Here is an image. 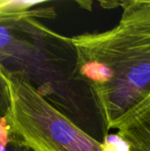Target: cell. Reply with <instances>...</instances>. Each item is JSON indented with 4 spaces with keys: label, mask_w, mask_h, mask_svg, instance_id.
<instances>
[{
    "label": "cell",
    "mask_w": 150,
    "mask_h": 151,
    "mask_svg": "<svg viewBox=\"0 0 150 151\" xmlns=\"http://www.w3.org/2000/svg\"><path fill=\"white\" fill-rule=\"evenodd\" d=\"M0 64L29 82L57 110L90 136L103 142L109 127L89 83L78 71L72 40L34 18L0 24Z\"/></svg>",
    "instance_id": "cell-1"
},
{
    "label": "cell",
    "mask_w": 150,
    "mask_h": 151,
    "mask_svg": "<svg viewBox=\"0 0 150 151\" xmlns=\"http://www.w3.org/2000/svg\"><path fill=\"white\" fill-rule=\"evenodd\" d=\"M78 71L93 89L109 129L150 102V36L121 25L72 37Z\"/></svg>",
    "instance_id": "cell-2"
},
{
    "label": "cell",
    "mask_w": 150,
    "mask_h": 151,
    "mask_svg": "<svg viewBox=\"0 0 150 151\" xmlns=\"http://www.w3.org/2000/svg\"><path fill=\"white\" fill-rule=\"evenodd\" d=\"M4 70L11 96L5 121L13 141L31 151H105L29 82Z\"/></svg>",
    "instance_id": "cell-3"
},
{
    "label": "cell",
    "mask_w": 150,
    "mask_h": 151,
    "mask_svg": "<svg viewBox=\"0 0 150 151\" xmlns=\"http://www.w3.org/2000/svg\"><path fill=\"white\" fill-rule=\"evenodd\" d=\"M118 130L129 151H150V102L128 118Z\"/></svg>",
    "instance_id": "cell-4"
},
{
    "label": "cell",
    "mask_w": 150,
    "mask_h": 151,
    "mask_svg": "<svg viewBox=\"0 0 150 151\" xmlns=\"http://www.w3.org/2000/svg\"><path fill=\"white\" fill-rule=\"evenodd\" d=\"M123 8L119 25L139 34L150 36V0L120 2Z\"/></svg>",
    "instance_id": "cell-5"
},
{
    "label": "cell",
    "mask_w": 150,
    "mask_h": 151,
    "mask_svg": "<svg viewBox=\"0 0 150 151\" xmlns=\"http://www.w3.org/2000/svg\"><path fill=\"white\" fill-rule=\"evenodd\" d=\"M11 96L4 67L0 64V119H5L10 109Z\"/></svg>",
    "instance_id": "cell-6"
},
{
    "label": "cell",
    "mask_w": 150,
    "mask_h": 151,
    "mask_svg": "<svg viewBox=\"0 0 150 151\" xmlns=\"http://www.w3.org/2000/svg\"><path fill=\"white\" fill-rule=\"evenodd\" d=\"M105 151H129L127 143L118 135L108 134L102 142Z\"/></svg>",
    "instance_id": "cell-7"
},
{
    "label": "cell",
    "mask_w": 150,
    "mask_h": 151,
    "mask_svg": "<svg viewBox=\"0 0 150 151\" xmlns=\"http://www.w3.org/2000/svg\"><path fill=\"white\" fill-rule=\"evenodd\" d=\"M9 141L10 134L6 121L4 119H0V151H4Z\"/></svg>",
    "instance_id": "cell-8"
},
{
    "label": "cell",
    "mask_w": 150,
    "mask_h": 151,
    "mask_svg": "<svg viewBox=\"0 0 150 151\" xmlns=\"http://www.w3.org/2000/svg\"><path fill=\"white\" fill-rule=\"evenodd\" d=\"M4 151H31L29 149L22 146L21 144L18 143L17 142L13 141L11 137H10V141L5 148Z\"/></svg>",
    "instance_id": "cell-9"
}]
</instances>
